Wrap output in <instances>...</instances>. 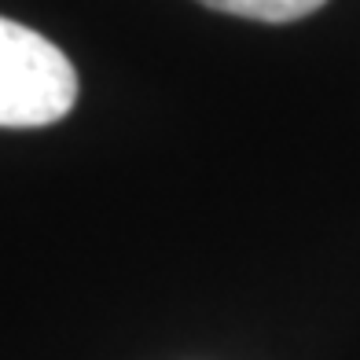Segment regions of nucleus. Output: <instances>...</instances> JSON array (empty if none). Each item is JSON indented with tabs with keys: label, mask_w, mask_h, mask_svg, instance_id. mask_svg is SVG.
Instances as JSON below:
<instances>
[{
	"label": "nucleus",
	"mask_w": 360,
	"mask_h": 360,
	"mask_svg": "<svg viewBox=\"0 0 360 360\" xmlns=\"http://www.w3.org/2000/svg\"><path fill=\"white\" fill-rule=\"evenodd\" d=\"M77 70L59 44L22 22L0 19V125L37 129L67 118Z\"/></svg>",
	"instance_id": "1"
},
{
	"label": "nucleus",
	"mask_w": 360,
	"mask_h": 360,
	"mask_svg": "<svg viewBox=\"0 0 360 360\" xmlns=\"http://www.w3.org/2000/svg\"><path fill=\"white\" fill-rule=\"evenodd\" d=\"M206 8H217L224 15L239 19H257V22H294L323 8L327 0H199Z\"/></svg>",
	"instance_id": "2"
}]
</instances>
